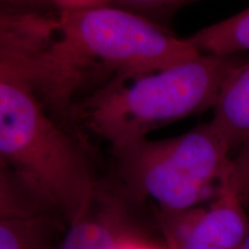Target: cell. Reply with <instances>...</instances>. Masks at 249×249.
I'll use <instances>...</instances> for the list:
<instances>
[{"label":"cell","instance_id":"6da1fadb","mask_svg":"<svg viewBox=\"0 0 249 249\" xmlns=\"http://www.w3.org/2000/svg\"><path fill=\"white\" fill-rule=\"evenodd\" d=\"M0 164L35 189L66 225L88 213L102 182L79 139L22 77L1 66Z\"/></svg>","mask_w":249,"mask_h":249},{"label":"cell","instance_id":"7a4b0ae2","mask_svg":"<svg viewBox=\"0 0 249 249\" xmlns=\"http://www.w3.org/2000/svg\"><path fill=\"white\" fill-rule=\"evenodd\" d=\"M247 60L246 54L201 53L147 75L113 80L79 104L75 120L111 149L124 147L213 108L226 81Z\"/></svg>","mask_w":249,"mask_h":249},{"label":"cell","instance_id":"3957f363","mask_svg":"<svg viewBox=\"0 0 249 249\" xmlns=\"http://www.w3.org/2000/svg\"><path fill=\"white\" fill-rule=\"evenodd\" d=\"M53 39L62 67L76 83L96 71L116 80L147 75L201 54L156 21L104 5L59 11Z\"/></svg>","mask_w":249,"mask_h":249},{"label":"cell","instance_id":"277c9868","mask_svg":"<svg viewBox=\"0 0 249 249\" xmlns=\"http://www.w3.org/2000/svg\"><path fill=\"white\" fill-rule=\"evenodd\" d=\"M113 183L136 205L183 211L217 195L232 158L223 133L209 121L176 138L139 140L112 149Z\"/></svg>","mask_w":249,"mask_h":249},{"label":"cell","instance_id":"5b68a950","mask_svg":"<svg viewBox=\"0 0 249 249\" xmlns=\"http://www.w3.org/2000/svg\"><path fill=\"white\" fill-rule=\"evenodd\" d=\"M245 203L224 173L208 207L158 210L156 223L167 249H241L249 225Z\"/></svg>","mask_w":249,"mask_h":249},{"label":"cell","instance_id":"8992f818","mask_svg":"<svg viewBox=\"0 0 249 249\" xmlns=\"http://www.w3.org/2000/svg\"><path fill=\"white\" fill-rule=\"evenodd\" d=\"M139 207L113 182L102 181L88 213L67 225L59 249H117L126 236L139 233Z\"/></svg>","mask_w":249,"mask_h":249},{"label":"cell","instance_id":"52a82bcc","mask_svg":"<svg viewBox=\"0 0 249 249\" xmlns=\"http://www.w3.org/2000/svg\"><path fill=\"white\" fill-rule=\"evenodd\" d=\"M211 119L225 136L232 152L249 136V59L230 76L220 90Z\"/></svg>","mask_w":249,"mask_h":249},{"label":"cell","instance_id":"ba28073f","mask_svg":"<svg viewBox=\"0 0 249 249\" xmlns=\"http://www.w3.org/2000/svg\"><path fill=\"white\" fill-rule=\"evenodd\" d=\"M58 220L54 213L0 217V249H59Z\"/></svg>","mask_w":249,"mask_h":249},{"label":"cell","instance_id":"9c48e42d","mask_svg":"<svg viewBox=\"0 0 249 249\" xmlns=\"http://www.w3.org/2000/svg\"><path fill=\"white\" fill-rule=\"evenodd\" d=\"M200 53L218 55L249 52V7L187 37Z\"/></svg>","mask_w":249,"mask_h":249},{"label":"cell","instance_id":"30bf717a","mask_svg":"<svg viewBox=\"0 0 249 249\" xmlns=\"http://www.w3.org/2000/svg\"><path fill=\"white\" fill-rule=\"evenodd\" d=\"M43 213H57L35 189L0 164V217Z\"/></svg>","mask_w":249,"mask_h":249},{"label":"cell","instance_id":"8fae6325","mask_svg":"<svg viewBox=\"0 0 249 249\" xmlns=\"http://www.w3.org/2000/svg\"><path fill=\"white\" fill-rule=\"evenodd\" d=\"M225 177L235 189L236 193L244 198L249 200V136L238 149V154L232 156L227 165Z\"/></svg>","mask_w":249,"mask_h":249},{"label":"cell","instance_id":"7c38bea8","mask_svg":"<svg viewBox=\"0 0 249 249\" xmlns=\"http://www.w3.org/2000/svg\"><path fill=\"white\" fill-rule=\"evenodd\" d=\"M185 2H187V0H103L99 6L104 5L123 8L154 21L152 15L166 13Z\"/></svg>","mask_w":249,"mask_h":249},{"label":"cell","instance_id":"4fadbf2b","mask_svg":"<svg viewBox=\"0 0 249 249\" xmlns=\"http://www.w3.org/2000/svg\"><path fill=\"white\" fill-rule=\"evenodd\" d=\"M59 9L53 0H0V14H55Z\"/></svg>","mask_w":249,"mask_h":249},{"label":"cell","instance_id":"5bb4252c","mask_svg":"<svg viewBox=\"0 0 249 249\" xmlns=\"http://www.w3.org/2000/svg\"><path fill=\"white\" fill-rule=\"evenodd\" d=\"M117 249H167L166 247L154 245L145 240L140 235V233H134L124 239Z\"/></svg>","mask_w":249,"mask_h":249},{"label":"cell","instance_id":"9a60e30c","mask_svg":"<svg viewBox=\"0 0 249 249\" xmlns=\"http://www.w3.org/2000/svg\"><path fill=\"white\" fill-rule=\"evenodd\" d=\"M59 11L61 9H75L79 7V0H53Z\"/></svg>","mask_w":249,"mask_h":249},{"label":"cell","instance_id":"2e32d148","mask_svg":"<svg viewBox=\"0 0 249 249\" xmlns=\"http://www.w3.org/2000/svg\"><path fill=\"white\" fill-rule=\"evenodd\" d=\"M102 2H103V0H80L79 7L77 8L91 7V6H99Z\"/></svg>","mask_w":249,"mask_h":249},{"label":"cell","instance_id":"e0dca14e","mask_svg":"<svg viewBox=\"0 0 249 249\" xmlns=\"http://www.w3.org/2000/svg\"><path fill=\"white\" fill-rule=\"evenodd\" d=\"M241 249H249V225H248V232H247V235H246L245 242H244V245H242Z\"/></svg>","mask_w":249,"mask_h":249},{"label":"cell","instance_id":"ac0fdd59","mask_svg":"<svg viewBox=\"0 0 249 249\" xmlns=\"http://www.w3.org/2000/svg\"><path fill=\"white\" fill-rule=\"evenodd\" d=\"M187 1H191V0H187Z\"/></svg>","mask_w":249,"mask_h":249}]
</instances>
